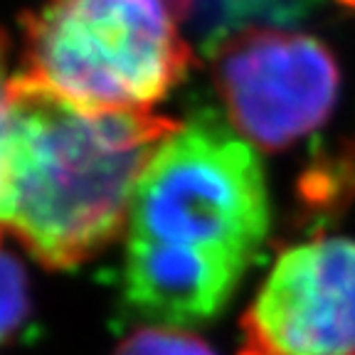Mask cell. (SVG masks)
Segmentation results:
<instances>
[{
  "label": "cell",
  "instance_id": "6da1fadb",
  "mask_svg": "<svg viewBox=\"0 0 355 355\" xmlns=\"http://www.w3.org/2000/svg\"><path fill=\"white\" fill-rule=\"evenodd\" d=\"M269 232L254 148L210 121L180 126L141 178L123 299L144 326L195 328L227 309Z\"/></svg>",
  "mask_w": 355,
  "mask_h": 355
},
{
  "label": "cell",
  "instance_id": "7a4b0ae2",
  "mask_svg": "<svg viewBox=\"0 0 355 355\" xmlns=\"http://www.w3.org/2000/svg\"><path fill=\"white\" fill-rule=\"evenodd\" d=\"M180 121L84 109L22 72L8 84L0 232L47 269H72L128 227L146 168Z\"/></svg>",
  "mask_w": 355,
  "mask_h": 355
},
{
  "label": "cell",
  "instance_id": "3957f363",
  "mask_svg": "<svg viewBox=\"0 0 355 355\" xmlns=\"http://www.w3.org/2000/svg\"><path fill=\"white\" fill-rule=\"evenodd\" d=\"M193 0H44L22 20L25 74L94 111H148L188 74Z\"/></svg>",
  "mask_w": 355,
  "mask_h": 355
},
{
  "label": "cell",
  "instance_id": "277c9868",
  "mask_svg": "<svg viewBox=\"0 0 355 355\" xmlns=\"http://www.w3.org/2000/svg\"><path fill=\"white\" fill-rule=\"evenodd\" d=\"M215 87L247 144L284 150L326 123L338 101L340 69L318 37L250 28L220 44Z\"/></svg>",
  "mask_w": 355,
  "mask_h": 355
},
{
  "label": "cell",
  "instance_id": "5b68a950",
  "mask_svg": "<svg viewBox=\"0 0 355 355\" xmlns=\"http://www.w3.org/2000/svg\"><path fill=\"white\" fill-rule=\"evenodd\" d=\"M239 355H355V242L294 244L239 318Z\"/></svg>",
  "mask_w": 355,
  "mask_h": 355
},
{
  "label": "cell",
  "instance_id": "8992f818",
  "mask_svg": "<svg viewBox=\"0 0 355 355\" xmlns=\"http://www.w3.org/2000/svg\"><path fill=\"white\" fill-rule=\"evenodd\" d=\"M114 355H217L202 338L183 328L141 326L121 340Z\"/></svg>",
  "mask_w": 355,
  "mask_h": 355
},
{
  "label": "cell",
  "instance_id": "52a82bcc",
  "mask_svg": "<svg viewBox=\"0 0 355 355\" xmlns=\"http://www.w3.org/2000/svg\"><path fill=\"white\" fill-rule=\"evenodd\" d=\"M28 311L30 291L25 269L10 252L0 250V343L20 331Z\"/></svg>",
  "mask_w": 355,
  "mask_h": 355
},
{
  "label": "cell",
  "instance_id": "ba28073f",
  "mask_svg": "<svg viewBox=\"0 0 355 355\" xmlns=\"http://www.w3.org/2000/svg\"><path fill=\"white\" fill-rule=\"evenodd\" d=\"M12 77H8V44L0 35V126L6 123V111H8V84Z\"/></svg>",
  "mask_w": 355,
  "mask_h": 355
},
{
  "label": "cell",
  "instance_id": "9c48e42d",
  "mask_svg": "<svg viewBox=\"0 0 355 355\" xmlns=\"http://www.w3.org/2000/svg\"><path fill=\"white\" fill-rule=\"evenodd\" d=\"M3 128H6V123H3V126H0V144H3Z\"/></svg>",
  "mask_w": 355,
  "mask_h": 355
}]
</instances>
